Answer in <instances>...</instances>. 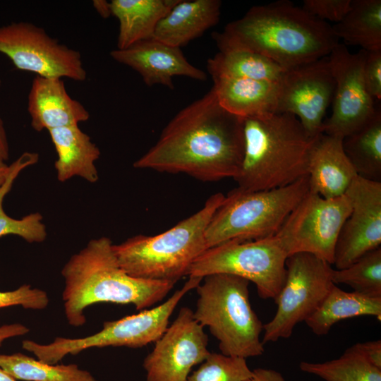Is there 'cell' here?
<instances>
[{
	"label": "cell",
	"mask_w": 381,
	"mask_h": 381,
	"mask_svg": "<svg viewBox=\"0 0 381 381\" xmlns=\"http://www.w3.org/2000/svg\"><path fill=\"white\" fill-rule=\"evenodd\" d=\"M243 147L242 118L224 109L211 89L179 111L133 167L203 181L235 179Z\"/></svg>",
	"instance_id": "1"
},
{
	"label": "cell",
	"mask_w": 381,
	"mask_h": 381,
	"mask_svg": "<svg viewBox=\"0 0 381 381\" xmlns=\"http://www.w3.org/2000/svg\"><path fill=\"white\" fill-rule=\"evenodd\" d=\"M212 37L219 49L248 50L285 71L327 56L339 44L330 24L288 0L253 6Z\"/></svg>",
	"instance_id": "2"
},
{
	"label": "cell",
	"mask_w": 381,
	"mask_h": 381,
	"mask_svg": "<svg viewBox=\"0 0 381 381\" xmlns=\"http://www.w3.org/2000/svg\"><path fill=\"white\" fill-rule=\"evenodd\" d=\"M113 245L107 237L92 239L64 266L63 301L71 325H84L85 309L98 303L133 304L145 310L161 301L176 284L131 277L119 265Z\"/></svg>",
	"instance_id": "3"
},
{
	"label": "cell",
	"mask_w": 381,
	"mask_h": 381,
	"mask_svg": "<svg viewBox=\"0 0 381 381\" xmlns=\"http://www.w3.org/2000/svg\"><path fill=\"white\" fill-rule=\"evenodd\" d=\"M243 155L234 179L246 191L286 186L308 175V158L315 139L294 115L268 113L242 118Z\"/></svg>",
	"instance_id": "4"
},
{
	"label": "cell",
	"mask_w": 381,
	"mask_h": 381,
	"mask_svg": "<svg viewBox=\"0 0 381 381\" xmlns=\"http://www.w3.org/2000/svg\"><path fill=\"white\" fill-rule=\"evenodd\" d=\"M225 195H212L203 207L155 236L137 235L113 250L121 267L133 277L176 283L187 276L193 262L207 248V226Z\"/></svg>",
	"instance_id": "5"
},
{
	"label": "cell",
	"mask_w": 381,
	"mask_h": 381,
	"mask_svg": "<svg viewBox=\"0 0 381 381\" xmlns=\"http://www.w3.org/2000/svg\"><path fill=\"white\" fill-rule=\"evenodd\" d=\"M249 284L232 274L207 275L195 288L193 311L194 319L217 339L222 354L246 359L265 351L263 325L250 305Z\"/></svg>",
	"instance_id": "6"
},
{
	"label": "cell",
	"mask_w": 381,
	"mask_h": 381,
	"mask_svg": "<svg viewBox=\"0 0 381 381\" xmlns=\"http://www.w3.org/2000/svg\"><path fill=\"white\" fill-rule=\"evenodd\" d=\"M308 190V175L271 190L233 189L225 195L207 226V248L233 239L255 240L274 236Z\"/></svg>",
	"instance_id": "7"
},
{
	"label": "cell",
	"mask_w": 381,
	"mask_h": 381,
	"mask_svg": "<svg viewBox=\"0 0 381 381\" xmlns=\"http://www.w3.org/2000/svg\"><path fill=\"white\" fill-rule=\"evenodd\" d=\"M202 280L201 277H189L184 285L163 303L119 320L104 322L102 329L92 335L76 339L56 337L48 344L24 340L23 348L35 355L39 361L54 365L68 354L76 355L92 347H143L162 337L179 301Z\"/></svg>",
	"instance_id": "8"
},
{
	"label": "cell",
	"mask_w": 381,
	"mask_h": 381,
	"mask_svg": "<svg viewBox=\"0 0 381 381\" xmlns=\"http://www.w3.org/2000/svg\"><path fill=\"white\" fill-rule=\"evenodd\" d=\"M288 255L279 239H233L207 249L190 266L187 276L203 278L222 273L255 284L262 299H274L286 277Z\"/></svg>",
	"instance_id": "9"
},
{
	"label": "cell",
	"mask_w": 381,
	"mask_h": 381,
	"mask_svg": "<svg viewBox=\"0 0 381 381\" xmlns=\"http://www.w3.org/2000/svg\"><path fill=\"white\" fill-rule=\"evenodd\" d=\"M332 270V265L309 253L288 256L285 281L274 298L276 313L263 325L264 344L289 338L296 325L317 310L334 284Z\"/></svg>",
	"instance_id": "10"
},
{
	"label": "cell",
	"mask_w": 381,
	"mask_h": 381,
	"mask_svg": "<svg viewBox=\"0 0 381 381\" xmlns=\"http://www.w3.org/2000/svg\"><path fill=\"white\" fill-rule=\"evenodd\" d=\"M351 210L346 194L325 198L308 190L274 236L288 256L309 253L332 265L337 241Z\"/></svg>",
	"instance_id": "11"
},
{
	"label": "cell",
	"mask_w": 381,
	"mask_h": 381,
	"mask_svg": "<svg viewBox=\"0 0 381 381\" xmlns=\"http://www.w3.org/2000/svg\"><path fill=\"white\" fill-rule=\"evenodd\" d=\"M0 52L18 69L38 76L79 82L87 78L78 51L60 43L42 28L30 23H11L0 27Z\"/></svg>",
	"instance_id": "12"
},
{
	"label": "cell",
	"mask_w": 381,
	"mask_h": 381,
	"mask_svg": "<svg viewBox=\"0 0 381 381\" xmlns=\"http://www.w3.org/2000/svg\"><path fill=\"white\" fill-rule=\"evenodd\" d=\"M366 51L351 53L343 44L328 56L336 87L331 116L323 123V133L345 138L362 127L377 107L363 78Z\"/></svg>",
	"instance_id": "13"
},
{
	"label": "cell",
	"mask_w": 381,
	"mask_h": 381,
	"mask_svg": "<svg viewBox=\"0 0 381 381\" xmlns=\"http://www.w3.org/2000/svg\"><path fill=\"white\" fill-rule=\"evenodd\" d=\"M336 83L328 56L284 72L277 113L295 116L311 138L323 133L324 117Z\"/></svg>",
	"instance_id": "14"
},
{
	"label": "cell",
	"mask_w": 381,
	"mask_h": 381,
	"mask_svg": "<svg viewBox=\"0 0 381 381\" xmlns=\"http://www.w3.org/2000/svg\"><path fill=\"white\" fill-rule=\"evenodd\" d=\"M155 343L143 361L146 381H186L191 369L210 353L203 327L188 307L180 309L174 321Z\"/></svg>",
	"instance_id": "15"
},
{
	"label": "cell",
	"mask_w": 381,
	"mask_h": 381,
	"mask_svg": "<svg viewBox=\"0 0 381 381\" xmlns=\"http://www.w3.org/2000/svg\"><path fill=\"white\" fill-rule=\"evenodd\" d=\"M345 194L351 210L337 241L336 270L347 267L381 244V182L357 176Z\"/></svg>",
	"instance_id": "16"
},
{
	"label": "cell",
	"mask_w": 381,
	"mask_h": 381,
	"mask_svg": "<svg viewBox=\"0 0 381 381\" xmlns=\"http://www.w3.org/2000/svg\"><path fill=\"white\" fill-rule=\"evenodd\" d=\"M110 56L116 61L138 72L148 86L162 85L174 89L175 76H186L200 81L207 79V74L190 64L181 48L153 37L123 49H114L110 52Z\"/></svg>",
	"instance_id": "17"
},
{
	"label": "cell",
	"mask_w": 381,
	"mask_h": 381,
	"mask_svg": "<svg viewBox=\"0 0 381 381\" xmlns=\"http://www.w3.org/2000/svg\"><path fill=\"white\" fill-rule=\"evenodd\" d=\"M28 111L36 131L78 125L90 119V113L70 97L59 78L37 75L28 94Z\"/></svg>",
	"instance_id": "18"
},
{
	"label": "cell",
	"mask_w": 381,
	"mask_h": 381,
	"mask_svg": "<svg viewBox=\"0 0 381 381\" xmlns=\"http://www.w3.org/2000/svg\"><path fill=\"white\" fill-rule=\"evenodd\" d=\"M343 148V138L320 134L308 158L309 190L325 198L344 195L357 176Z\"/></svg>",
	"instance_id": "19"
},
{
	"label": "cell",
	"mask_w": 381,
	"mask_h": 381,
	"mask_svg": "<svg viewBox=\"0 0 381 381\" xmlns=\"http://www.w3.org/2000/svg\"><path fill=\"white\" fill-rule=\"evenodd\" d=\"M219 0H180L157 24L153 38L181 48L219 21Z\"/></svg>",
	"instance_id": "20"
},
{
	"label": "cell",
	"mask_w": 381,
	"mask_h": 381,
	"mask_svg": "<svg viewBox=\"0 0 381 381\" xmlns=\"http://www.w3.org/2000/svg\"><path fill=\"white\" fill-rule=\"evenodd\" d=\"M219 104L241 118L277 113L279 82L230 77L212 78Z\"/></svg>",
	"instance_id": "21"
},
{
	"label": "cell",
	"mask_w": 381,
	"mask_h": 381,
	"mask_svg": "<svg viewBox=\"0 0 381 381\" xmlns=\"http://www.w3.org/2000/svg\"><path fill=\"white\" fill-rule=\"evenodd\" d=\"M49 133L58 156L54 163L58 180L64 182L77 176L96 182L99 177L95 163L100 150L90 136L78 125L52 129Z\"/></svg>",
	"instance_id": "22"
},
{
	"label": "cell",
	"mask_w": 381,
	"mask_h": 381,
	"mask_svg": "<svg viewBox=\"0 0 381 381\" xmlns=\"http://www.w3.org/2000/svg\"><path fill=\"white\" fill-rule=\"evenodd\" d=\"M180 0H112L111 14L119 23L118 49L153 37L159 22Z\"/></svg>",
	"instance_id": "23"
},
{
	"label": "cell",
	"mask_w": 381,
	"mask_h": 381,
	"mask_svg": "<svg viewBox=\"0 0 381 381\" xmlns=\"http://www.w3.org/2000/svg\"><path fill=\"white\" fill-rule=\"evenodd\" d=\"M381 319V298H372L355 291L349 292L334 284L317 310L305 321L318 336L327 334L337 322L359 317Z\"/></svg>",
	"instance_id": "24"
},
{
	"label": "cell",
	"mask_w": 381,
	"mask_h": 381,
	"mask_svg": "<svg viewBox=\"0 0 381 381\" xmlns=\"http://www.w3.org/2000/svg\"><path fill=\"white\" fill-rule=\"evenodd\" d=\"M339 40L367 52L381 50V0H351L349 11L331 25Z\"/></svg>",
	"instance_id": "25"
},
{
	"label": "cell",
	"mask_w": 381,
	"mask_h": 381,
	"mask_svg": "<svg viewBox=\"0 0 381 381\" xmlns=\"http://www.w3.org/2000/svg\"><path fill=\"white\" fill-rule=\"evenodd\" d=\"M212 78L230 77L278 83L285 71L278 64L257 53L236 48L219 49L207 60Z\"/></svg>",
	"instance_id": "26"
},
{
	"label": "cell",
	"mask_w": 381,
	"mask_h": 381,
	"mask_svg": "<svg viewBox=\"0 0 381 381\" xmlns=\"http://www.w3.org/2000/svg\"><path fill=\"white\" fill-rule=\"evenodd\" d=\"M344 151L358 176L381 182V110L343 138Z\"/></svg>",
	"instance_id": "27"
},
{
	"label": "cell",
	"mask_w": 381,
	"mask_h": 381,
	"mask_svg": "<svg viewBox=\"0 0 381 381\" xmlns=\"http://www.w3.org/2000/svg\"><path fill=\"white\" fill-rule=\"evenodd\" d=\"M39 155L35 152H24L9 165L10 169L6 181L0 186V237L16 235L28 243H41L47 237L46 226L39 212L30 213L22 219L9 217L4 210L3 201L11 190L13 183L20 172L25 168L36 164Z\"/></svg>",
	"instance_id": "28"
},
{
	"label": "cell",
	"mask_w": 381,
	"mask_h": 381,
	"mask_svg": "<svg viewBox=\"0 0 381 381\" xmlns=\"http://www.w3.org/2000/svg\"><path fill=\"white\" fill-rule=\"evenodd\" d=\"M0 367L15 380L25 381H98L75 364L43 363L21 353L0 355Z\"/></svg>",
	"instance_id": "29"
},
{
	"label": "cell",
	"mask_w": 381,
	"mask_h": 381,
	"mask_svg": "<svg viewBox=\"0 0 381 381\" xmlns=\"http://www.w3.org/2000/svg\"><path fill=\"white\" fill-rule=\"evenodd\" d=\"M299 368L325 381H381V369L352 346L335 359L320 363L301 361Z\"/></svg>",
	"instance_id": "30"
},
{
	"label": "cell",
	"mask_w": 381,
	"mask_h": 381,
	"mask_svg": "<svg viewBox=\"0 0 381 381\" xmlns=\"http://www.w3.org/2000/svg\"><path fill=\"white\" fill-rule=\"evenodd\" d=\"M334 284H346L353 291L381 298V248L373 250L346 268L333 269Z\"/></svg>",
	"instance_id": "31"
},
{
	"label": "cell",
	"mask_w": 381,
	"mask_h": 381,
	"mask_svg": "<svg viewBox=\"0 0 381 381\" xmlns=\"http://www.w3.org/2000/svg\"><path fill=\"white\" fill-rule=\"evenodd\" d=\"M252 375L246 358L210 352L186 381H246Z\"/></svg>",
	"instance_id": "32"
},
{
	"label": "cell",
	"mask_w": 381,
	"mask_h": 381,
	"mask_svg": "<svg viewBox=\"0 0 381 381\" xmlns=\"http://www.w3.org/2000/svg\"><path fill=\"white\" fill-rule=\"evenodd\" d=\"M49 304L47 294L30 285L24 284L10 291H0V308L21 306L26 309L42 310Z\"/></svg>",
	"instance_id": "33"
},
{
	"label": "cell",
	"mask_w": 381,
	"mask_h": 381,
	"mask_svg": "<svg viewBox=\"0 0 381 381\" xmlns=\"http://www.w3.org/2000/svg\"><path fill=\"white\" fill-rule=\"evenodd\" d=\"M351 4V0H304L302 8L319 20L337 23L348 13Z\"/></svg>",
	"instance_id": "34"
},
{
	"label": "cell",
	"mask_w": 381,
	"mask_h": 381,
	"mask_svg": "<svg viewBox=\"0 0 381 381\" xmlns=\"http://www.w3.org/2000/svg\"><path fill=\"white\" fill-rule=\"evenodd\" d=\"M363 78L370 95L374 99L380 100L381 50L366 52L363 65Z\"/></svg>",
	"instance_id": "35"
},
{
	"label": "cell",
	"mask_w": 381,
	"mask_h": 381,
	"mask_svg": "<svg viewBox=\"0 0 381 381\" xmlns=\"http://www.w3.org/2000/svg\"><path fill=\"white\" fill-rule=\"evenodd\" d=\"M361 353L370 363L381 369V341L357 343L351 346Z\"/></svg>",
	"instance_id": "36"
},
{
	"label": "cell",
	"mask_w": 381,
	"mask_h": 381,
	"mask_svg": "<svg viewBox=\"0 0 381 381\" xmlns=\"http://www.w3.org/2000/svg\"><path fill=\"white\" fill-rule=\"evenodd\" d=\"M246 381H285V379L277 370L258 368L253 370V375Z\"/></svg>",
	"instance_id": "37"
},
{
	"label": "cell",
	"mask_w": 381,
	"mask_h": 381,
	"mask_svg": "<svg viewBox=\"0 0 381 381\" xmlns=\"http://www.w3.org/2000/svg\"><path fill=\"white\" fill-rule=\"evenodd\" d=\"M29 329L21 324L14 323L0 327V346L4 341L17 336L27 334Z\"/></svg>",
	"instance_id": "38"
},
{
	"label": "cell",
	"mask_w": 381,
	"mask_h": 381,
	"mask_svg": "<svg viewBox=\"0 0 381 381\" xmlns=\"http://www.w3.org/2000/svg\"><path fill=\"white\" fill-rule=\"evenodd\" d=\"M0 158L6 161L9 158V145L2 119L0 116Z\"/></svg>",
	"instance_id": "39"
},
{
	"label": "cell",
	"mask_w": 381,
	"mask_h": 381,
	"mask_svg": "<svg viewBox=\"0 0 381 381\" xmlns=\"http://www.w3.org/2000/svg\"><path fill=\"white\" fill-rule=\"evenodd\" d=\"M93 5L99 14L103 18H107L111 15L110 2L106 1H94Z\"/></svg>",
	"instance_id": "40"
},
{
	"label": "cell",
	"mask_w": 381,
	"mask_h": 381,
	"mask_svg": "<svg viewBox=\"0 0 381 381\" xmlns=\"http://www.w3.org/2000/svg\"><path fill=\"white\" fill-rule=\"evenodd\" d=\"M10 167L0 158V186L6 181Z\"/></svg>",
	"instance_id": "41"
},
{
	"label": "cell",
	"mask_w": 381,
	"mask_h": 381,
	"mask_svg": "<svg viewBox=\"0 0 381 381\" xmlns=\"http://www.w3.org/2000/svg\"><path fill=\"white\" fill-rule=\"evenodd\" d=\"M0 381H16V380L0 367Z\"/></svg>",
	"instance_id": "42"
},
{
	"label": "cell",
	"mask_w": 381,
	"mask_h": 381,
	"mask_svg": "<svg viewBox=\"0 0 381 381\" xmlns=\"http://www.w3.org/2000/svg\"><path fill=\"white\" fill-rule=\"evenodd\" d=\"M1 78H0V87H1Z\"/></svg>",
	"instance_id": "43"
}]
</instances>
